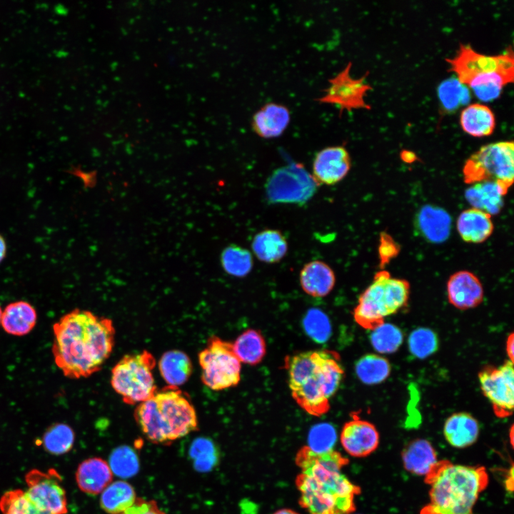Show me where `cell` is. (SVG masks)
<instances>
[{"label":"cell","mask_w":514,"mask_h":514,"mask_svg":"<svg viewBox=\"0 0 514 514\" xmlns=\"http://www.w3.org/2000/svg\"><path fill=\"white\" fill-rule=\"evenodd\" d=\"M36 320L35 308L26 301H19L9 303L2 311L1 325L7 333L23 336L32 331Z\"/></svg>","instance_id":"603a6c76"},{"label":"cell","mask_w":514,"mask_h":514,"mask_svg":"<svg viewBox=\"0 0 514 514\" xmlns=\"http://www.w3.org/2000/svg\"><path fill=\"white\" fill-rule=\"evenodd\" d=\"M308 445L312 451L322 453L331 451L336 440L337 434L334 427L328 423H322L315 425L309 431Z\"/></svg>","instance_id":"ab89813d"},{"label":"cell","mask_w":514,"mask_h":514,"mask_svg":"<svg viewBox=\"0 0 514 514\" xmlns=\"http://www.w3.org/2000/svg\"><path fill=\"white\" fill-rule=\"evenodd\" d=\"M291 121V112L284 105L268 103L253 116V131L263 138H276L283 134Z\"/></svg>","instance_id":"ac0fdd59"},{"label":"cell","mask_w":514,"mask_h":514,"mask_svg":"<svg viewBox=\"0 0 514 514\" xmlns=\"http://www.w3.org/2000/svg\"><path fill=\"white\" fill-rule=\"evenodd\" d=\"M378 251L380 266L383 268L391 259L398 256L400 246L389 234L382 232L380 235Z\"/></svg>","instance_id":"60d3db41"},{"label":"cell","mask_w":514,"mask_h":514,"mask_svg":"<svg viewBox=\"0 0 514 514\" xmlns=\"http://www.w3.org/2000/svg\"><path fill=\"white\" fill-rule=\"evenodd\" d=\"M456 227L460 238L470 243L484 242L494 230L491 215L474 208H468L460 213Z\"/></svg>","instance_id":"ffe728a7"},{"label":"cell","mask_w":514,"mask_h":514,"mask_svg":"<svg viewBox=\"0 0 514 514\" xmlns=\"http://www.w3.org/2000/svg\"><path fill=\"white\" fill-rule=\"evenodd\" d=\"M401 459L407 471L424 478L431 475L440 463L433 445L424 438L410 441L402 450Z\"/></svg>","instance_id":"e0dca14e"},{"label":"cell","mask_w":514,"mask_h":514,"mask_svg":"<svg viewBox=\"0 0 514 514\" xmlns=\"http://www.w3.org/2000/svg\"><path fill=\"white\" fill-rule=\"evenodd\" d=\"M424 480L430 485L429 503L420 514H475L473 508L489 479L483 466L441 460Z\"/></svg>","instance_id":"277c9868"},{"label":"cell","mask_w":514,"mask_h":514,"mask_svg":"<svg viewBox=\"0 0 514 514\" xmlns=\"http://www.w3.org/2000/svg\"><path fill=\"white\" fill-rule=\"evenodd\" d=\"M506 193L497 183L485 181L472 184L465 190V198L472 208L492 216L501 211Z\"/></svg>","instance_id":"d4e9b609"},{"label":"cell","mask_w":514,"mask_h":514,"mask_svg":"<svg viewBox=\"0 0 514 514\" xmlns=\"http://www.w3.org/2000/svg\"><path fill=\"white\" fill-rule=\"evenodd\" d=\"M156 364L152 353L144 350L124 356L114 366L111 384L125 403L138 405L157 392L153 375Z\"/></svg>","instance_id":"9c48e42d"},{"label":"cell","mask_w":514,"mask_h":514,"mask_svg":"<svg viewBox=\"0 0 514 514\" xmlns=\"http://www.w3.org/2000/svg\"><path fill=\"white\" fill-rule=\"evenodd\" d=\"M340 440L343 449L350 455L363 458L369 455L377 449L380 436L373 423L353 418L344 424Z\"/></svg>","instance_id":"9a60e30c"},{"label":"cell","mask_w":514,"mask_h":514,"mask_svg":"<svg viewBox=\"0 0 514 514\" xmlns=\"http://www.w3.org/2000/svg\"><path fill=\"white\" fill-rule=\"evenodd\" d=\"M408 348L415 357L423 359L434 353L438 347L436 334L427 328L414 330L408 337Z\"/></svg>","instance_id":"74e56055"},{"label":"cell","mask_w":514,"mask_h":514,"mask_svg":"<svg viewBox=\"0 0 514 514\" xmlns=\"http://www.w3.org/2000/svg\"><path fill=\"white\" fill-rule=\"evenodd\" d=\"M450 223V217L446 211L430 206L423 207L416 216L418 231L425 239L433 243H440L448 238Z\"/></svg>","instance_id":"cb8c5ba5"},{"label":"cell","mask_w":514,"mask_h":514,"mask_svg":"<svg viewBox=\"0 0 514 514\" xmlns=\"http://www.w3.org/2000/svg\"><path fill=\"white\" fill-rule=\"evenodd\" d=\"M349 460L338 451L322 453L302 447L296 457L301 468L296 485L299 504L309 514H352L361 488L341 473Z\"/></svg>","instance_id":"7a4b0ae2"},{"label":"cell","mask_w":514,"mask_h":514,"mask_svg":"<svg viewBox=\"0 0 514 514\" xmlns=\"http://www.w3.org/2000/svg\"><path fill=\"white\" fill-rule=\"evenodd\" d=\"M160 374L168 386L178 387L187 382L193 366L191 358L179 350L164 353L158 361Z\"/></svg>","instance_id":"484cf974"},{"label":"cell","mask_w":514,"mask_h":514,"mask_svg":"<svg viewBox=\"0 0 514 514\" xmlns=\"http://www.w3.org/2000/svg\"><path fill=\"white\" fill-rule=\"evenodd\" d=\"M403 340V335L400 329L391 323H383L372 330L371 334V345L380 353L395 352Z\"/></svg>","instance_id":"e575fe53"},{"label":"cell","mask_w":514,"mask_h":514,"mask_svg":"<svg viewBox=\"0 0 514 514\" xmlns=\"http://www.w3.org/2000/svg\"><path fill=\"white\" fill-rule=\"evenodd\" d=\"M288 386L296 403L308 414L321 416L330 409L329 399L344 376L338 353L323 350L287 356Z\"/></svg>","instance_id":"3957f363"},{"label":"cell","mask_w":514,"mask_h":514,"mask_svg":"<svg viewBox=\"0 0 514 514\" xmlns=\"http://www.w3.org/2000/svg\"><path fill=\"white\" fill-rule=\"evenodd\" d=\"M1 315H2V310H1V306H0V325H1Z\"/></svg>","instance_id":"c3c4849f"},{"label":"cell","mask_w":514,"mask_h":514,"mask_svg":"<svg viewBox=\"0 0 514 514\" xmlns=\"http://www.w3.org/2000/svg\"><path fill=\"white\" fill-rule=\"evenodd\" d=\"M351 167L348 151L343 146L324 148L315 156L313 162L314 180L321 184L334 185L343 179Z\"/></svg>","instance_id":"5bb4252c"},{"label":"cell","mask_w":514,"mask_h":514,"mask_svg":"<svg viewBox=\"0 0 514 514\" xmlns=\"http://www.w3.org/2000/svg\"><path fill=\"white\" fill-rule=\"evenodd\" d=\"M6 252V246L4 238L0 235V263L4 258Z\"/></svg>","instance_id":"f6af8a7d"},{"label":"cell","mask_w":514,"mask_h":514,"mask_svg":"<svg viewBox=\"0 0 514 514\" xmlns=\"http://www.w3.org/2000/svg\"><path fill=\"white\" fill-rule=\"evenodd\" d=\"M251 248L259 261L273 263L280 261L286 256L288 242L281 231L266 229L254 236Z\"/></svg>","instance_id":"4316f807"},{"label":"cell","mask_w":514,"mask_h":514,"mask_svg":"<svg viewBox=\"0 0 514 514\" xmlns=\"http://www.w3.org/2000/svg\"><path fill=\"white\" fill-rule=\"evenodd\" d=\"M74 440L75 434L71 427L66 423H56L46 430L41 444L46 451L59 455L70 451Z\"/></svg>","instance_id":"1f68e13d"},{"label":"cell","mask_w":514,"mask_h":514,"mask_svg":"<svg viewBox=\"0 0 514 514\" xmlns=\"http://www.w3.org/2000/svg\"><path fill=\"white\" fill-rule=\"evenodd\" d=\"M202 383L213 390L236 386L241 381V363L235 354L233 343L212 336L198 353Z\"/></svg>","instance_id":"30bf717a"},{"label":"cell","mask_w":514,"mask_h":514,"mask_svg":"<svg viewBox=\"0 0 514 514\" xmlns=\"http://www.w3.org/2000/svg\"><path fill=\"white\" fill-rule=\"evenodd\" d=\"M462 129L473 137L490 135L495 127V118L493 111L486 105L472 104L460 114Z\"/></svg>","instance_id":"83f0119b"},{"label":"cell","mask_w":514,"mask_h":514,"mask_svg":"<svg viewBox=\"0 0 514 514\" xmlns=\"http://www.w3.org/2000/svg\"><path fill=\"white\" fill-rule=\"evenodd\" d=\"M303 327L309 337L318 343H324L330 337L331 326L328 316L317 308L310 309L303 318Z\"/></svg>","instance_id":"f35d334b"},{"label":"cell","mask_w":514,"mask_h":514,"mask_svg":"<svg viewBox=\"0 0 514 514\" xmlns=\"http://www.w3.org/2000/svg\"><path fill=\"white\" fill-rule=\"evenodd\" d=\"M336 276L333 269L322 261H313L303 266L300 272L302 289L313 297H324L333 288Z\"/></svg>","instance_id":"44dd1931"},{"label":"cell","mask_w":514,"mask_h":514,"mask_svg":"<svg viewBox=\"0 0 514 514\" xmlns=\"http://www.w3.org/2000/svg\"><path fill=\"white\" fill-rule=\"evenodd\" d=\"M355 371L361 382L373 385L384 381L389 376L390 365L388 361L381 356L367 354L356 362Z\"/></svg>","instance_id":"4dcf8cb0"},{"label":"cell","mask_w":514,"mask_h":514,"mask_svg":"<svg viewBox=\"0 0 514 514\" xmlns=\"http://www.w3.org/2000/svg\"><path fill=\"white\" fill-rule=\"evenodd\" d=\"M117 514H166L159 508L153 500L136 498L134 503L125 510Z\"/></svg>","instance_id":"b9f144b4"},{"label":"cell","mask_w":514,"mask_h":514,"mask_svg":"<svg viewBox=\"0 0 514 514\" xmlns=\"http://www.w3.org/2000/svg\"><path fill=\"white\" fill-rule=\"evenodd\" d=\"M232 343L233 351L241 363L251 366L259 363L266 353L264 338L255 329L243 331Z\"/></svg>","instance_id":"f546056e"},{"label":"cell","mask_w":514,"mask_h":514,"mask_svg":"<svg viewBox=\"0 0 514 514\" xmlns=\"http://www.w3.org/2000/svg\"><path fill=\"white\" fill-rule=\"evenodd\" d=\"M481 390L490 402L497 417L512 415L514 405L513 363L506 361L500 366H485L478 373Z\"/></svg>","instance_id":"7c38bea8"},{"label":"cell","mask_w":514,"mask_h":514,"mask_svg":"<svg viewBox=\"0 0 514 514\" xmlns=\"http://www.w3.org/2000/svg\"><path fill=\"white\" fill-rule=\"evenodd\" d=\"M508 475L505 478V487L506 490L512 493L513 490V466L511 465L510 469L508 470Z\"/></svg>","instance_id":"ee69618b"},{"label":"cell","mask_w":514,"mask_h":514,"mask_svg":"<svg viewBox=\"0 0 514 514\" xmlns=\"http://www.w3.org/2000/svg\"><path fill=\"white\" fill-rule=\"evenodd\" d=\"M448 299L451 305L466 310L475 308L483 299V288L479 278L468 271L452 274L447 282Z\"/></svg>","instance_id":"2e32d148"},{"label":"cell","mask_w":514,"mask_h":514,"mask_svg":"<svg viewBox=\"0 0 514 514\" xmlns=\"http://www.w3.org/2000/svg\"><path fill=\"white\" fill-rule=\"evenodd\" d=\"M26 494L34 505L45 514L68 513L66 490L62 478L54 468L47 471L32 469L25 475Z\"/></svg>","instance_id":"8fae6325"},{"label":"cell","mask_w":514,"mask_h":514,"mask_svg":"<svg viewBox=\"0 0 514 514\" xmlns=\"http://www.w3.org/2000/svg\"><path fill=\"white\" fill-rule=\"evenodd\" d=\"M220 260L224 271L235 277L248 275L253 264L251 252L235 244L229 245L222 251Z\"/></svg>","instance_id":"d6a6232c"},{"label":"cell","mask_w":514,"mask_h":514,"mask_svg":"<svg viewBox=\"0 0 514 514\" xmlns=\"http://www.w3.org/2000/svg\"><path fill=\"white\" fill-rule=\"evenodd\" d=\"M0 510L3 514H45L21 489L8 490L1 495Z\"/></svg>","instance_id":"8d00e7d4"},{"label":"cell","mask_w":514,"mask_h":514,"mask_svg":"<svg viewBox=\"0 0 514 514\" xmlns=\"http://www.w3.org/2000/svg\"><path fill=\"white\" fill-rule=\"evenodd\" d=\"M134 419L145 438L155 444H170L198 430L195 408L178 387L167 386L138 404Z\"/></svg>","instance_id":"5b68a950"},{"label":"cell","mask_w":514,"mask_h":514,"mask_svg":"<svg viewBox=\"0 0 514 514\" xmlns=\"http://www.w3.org/2000/svg\"><path fill=\"white\" fill-rule=\"evenodd\" d=\"M458 80L473 89L481 101L497 99L505 86L514 79V57L511 47L498 55H485L470 45L461 44L456 55L446 59Z\"/></svg>","instance_id":"8992f818"},{"label":"cell","mask_w":514,"mask_h":514,"mask_svg":"<svg viewBox=\"0 0 514 514\" xmlns=\"http://www.w3.org/2000/svg\"><path fill=\"white\" fill-rule=\"evenodd\" d=\"M136 498L135 490L130 483L116 480L102 491L100 505L106 513L117 514L129 508Z\"/></svg>","instance_id":"f1b7e54d"},{"label":"cell","mask_w":514,"mask_h":514,"mask_svg":"<svg viewBox=\"0 0 514 514\" xmlns=\"http://www.w3.org/2000/svg\"><path fill=\"white\" fill-rule=\"evenodd\" d=\"M409 295L408 281L393 278L388 271L381 270L359 296L353 310L354 320L362 328L372 331L385 323L386 316L404 308Z\"/></svg>","instance_id":"52a82bcc"},{"label":"cell","mask_w":514,"mask_h":514,"mask_svg":"<svg viewBox=\"0 0 514 514\" xmlns=\"http://www.w3.org/2000/svg\"><path fill=\"white\" fill-rule=\"evenodd\" d=\"M480 426L478 420L465 412L455 413L445 421L443 435L453 447L464 448L473 445L478 439Z\"/></svg>","instance_id":"7402d4cb"},{"label":"cell","mask_w":514,"mask_h":514,"mask_svg":"<svg viewBox=\"0 0 514 514\" xmlns=\"http://www.w3.org/2000/svg\"><path fill=\"white\" fill-rule=\"evenodd\" d=\"M53 333L54 362L66 377L72 379L87 378L101 370L115 343L111 319L79 308L54 323Z\"/></svg>","instance_id":"6da1fadb"},{"label":"cell","mask_w":514,"mask_h":514,"mask_svg":"<svg viewBox=\"0 0 514 514\" xmlns=\"http://www.w3.org/2000/svg\"><path fill=\"white\" fill-rule=\"evenodd\" d=\"M109 465L113 473L123 478L135 475L139 470L138 455L128 445L115 448L110 455Z\"/></svg>","instance_id":"d590c367"},{"label":"cell","mask_w":514,"mask_h":514,"mask_svg":"<svg viewBox=\"0 0 514 514\" xmlns=\"http://www.w3.org/2000/svg\"><path fill=\"white\" fill-rule=\"evenodd\" d=\"M438 95L443 108L448 111L458 109L470 99L468 88L454 78L446 79L439 85Z\"/></svg>","instance_id":"836d02e7"},{"label":"cell","mask_w":514,"mask_h":514,"mask_svg":"<svg viewBox=\"0 0 514 514\" xmlns=\"http://www.w3.org/2000/svg\"><path fill=\"white\" fill-rule=\"evenodd\" d=\"M75 478L82 492L97 495L112 482L113 473L105 460L94 457L84 460L79 465Z\"/></svg>","instance_id":"d6986e66"},{"label":"cell","mask_w":514,"mask_h":514,"mask_svg":"<svg viewBox=\"0 0 514 514\" xmlns=\"http://www.w3.org/2000/svg\"><path fill=\"white\" fill-rule=\"evenodd\" d=\"M273 514H299V513H298L297 512H296L293 510H291V509L283 508V509L276 511Z\"/></svg>","instance_id":"bcb514c9"},{"label":"cell","mask_w":514,"mask_h":514,"mask_svg":"<svg viewBox=\"0 0 514 514\" xmlns=\"http://www.w3.org/2000/svg\"><path fill=\"white\" fill-rule=\"evenodd\" d=\"M505 348H506V353L509 358V361H510L513 363V356H514V335H513V333H511L508 336Z\"/></svg>","instance_id":"7bdbcfd3"},{"label":"cell","mask_w":514,"mask_h":514,"mask_svg":"<svg viewBox=\"0 0 514 514\" xmlns=\"http://www.w3.org/2000/svg\"><path fill=\"white\" fill-rule=\"evenodd\" d=\"M351 63H348L343 70L328 80L329 86L325 94L316 101L321 104H329L338 107L340 114L353 109H370L364 97L372 87L366 81L367 74L360 79H353L350 74Z\"/></svg>","instance_id":"4fadbf2b"},{"label":"cell","mask_w":514,"mask_h":514,"mask_svg":"<svg viewBox=\"0 0 514 514\" xmlns=\"http://www.w3.org/2000/svg\"><path fill=\"white\" fill-rule=\"evenodd\" d=\"M463 181L467 184L490 181L508 193L514 178V143L502 141L481 146L465 161Z\"/></svg>","instance_id":"ba28073f"},{"label":"cell","mask_w":514,"mask_h":514,"mask_svg":"<svg viewBox=\"0 0 514 514\" xmlns=\"http://www.w3.org/2000/svg\"><path fill=\"white\" fill-rule=\"evenodd\" d=\"M405 153H407V154H405L406 156H410V154H411L410 153H408L407 151H405ZM403 159H404L405 161H407V160H410V161H411L413 160V158H411L410 157V158H408V159L407 158H403Z\"/></svg>","instance_id":"7dc6e473"}]
</instances>
